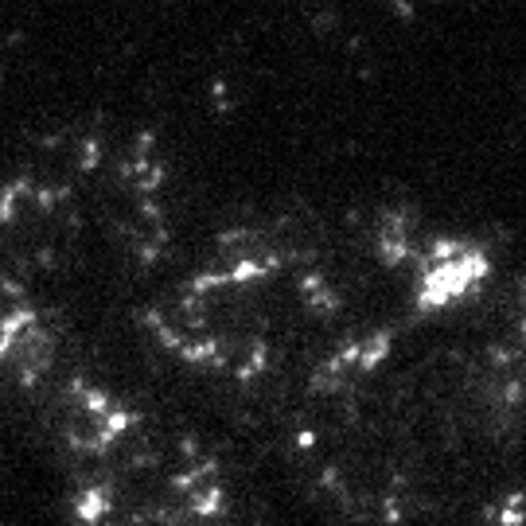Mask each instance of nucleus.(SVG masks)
Wrapping results in <instances>:
<instances>
[{
	"instance_id": "nucleus-1",
	"label": "nucleus",
	"mask_w": 526,
	"mask_h": 526,
	"mask_svg": "<svg viewBox=\"0 0 526 526\" xmlns=\"http://www.w3.org/2000/svg\"><path fill=\"white\" fill-rule=\"evenodd\" d=\"M487 273V261L484 253L468 250V246L456 242H441L429 258L425 273H421V304H444V301H456L464 292H472Z\"/></svg>"
}]
</instances>
